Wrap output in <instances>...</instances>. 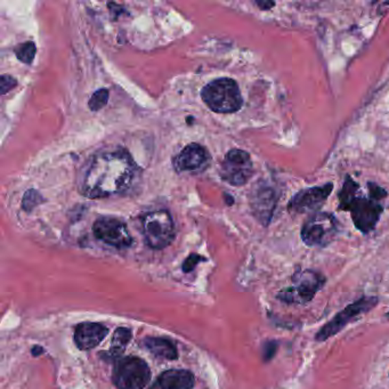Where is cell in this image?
Returning <instances> with one entry per match:
<instances>
[{
	"label": "cell",
	"instance_id": "obj_13",
	"mask_svg": "<svg viewBox=\"0 0 389 389\" xmlns=\"http://www.w3.org/2000/svg\"><path fill=\"white\" fill-rule=\"evenodd\" d=\"M277 203V192L270 186L262 185L253 191L251 207L253 214L263 225L267 226L270 224Z\"/></svg>",
	"mask_w": 389,
	"mask_h": 389
},
{
	"label": "cell",
	"instance_id": "obj_5",
	"mask_svg": "<svg viewBox=\"0 0 389 389\" xmlns=\"http://www.w3.org/2000/svg\"><path fill=\"white\" fill-rule=\"evenodd\" d=\"M145 242L152 249H164L175 239V224L167 210L151 212L142 219Z\"/></svg>",
	"mask_w": 389,
	"mask_h": 389
},
{
	"label": "cell",
	"instance_id": "obj_16",
	"mask_svg": "<svg viewBox=\"0 0 389 389\" xmlns=\"http://www.w3.org/2000/svg\"><path fill=\"white\" fill-rule=\"evenodd\" d=\"M142 346L147 351H150L153 355L160 359L174 360L177 359V349L174 342L166 338H157V337H149L142 340Z\"/></svg>",
	"mask_w": 389,
	"mask_h": 389
},
{
	"label": "cell",
	"instance_id": "obj_10",
	"mask_svg": "<svg viewBox=\"0 0 389 389\" xmlns=\"http://www.w3.org/2000/svg\"><path fill=\"white\" fill-rule=\"evenodd\" d=\"M94 236L103 242L123 249L131 246L133 238L123 221L112 217H101L92 226Z\"/></svg>",
	"mask_w": 389,
	"mask_h": 389
},
{
	"label": "cell",
	"instance_id": "obj_8",
	"mask_svg": "<svg viewBox=\"0 0 389 389\" xmlns=\"http://www.w3.org/2000/svg\"><path fill=\"white\" fill-rule=\"evenodd\" d=\"M344 212H351L356 229L363 234H368L375 229L379 222L384 207L376 200L356 194Z\"/></svg>",
	"mask_w": 389,
	"mask_h": 389
},
{
	"label": "cell",
	"instance_id": "obj_6",
	"mask_svg": "<svg viewBox=\"0 0 389 389\" xmlns=\"http://www.w3.org/2000/svg\"><path fill=\"white\" fill-rule=\"evenodd\" d=\"M338 233V222L332 214L315 212L304 223L301 239L308 247L325 248L335 240Z\"/></svg>",
	"mask_w": 389,
	"mask_h": 389
},
{
	"label": "cell",
	"instance_id": "obj_27",
	"mask_svg": "<svg viewBox=\"0 0 389 389\" xmlns=\"http://www.w3.org/2000/svg\"><path fill=\"white\" fill-rule=\"evenodd\" d=\"M31 352H32V355L39 356L41 355V354H44V349L40 347V346H34Z\"/></svg>",
	"mask_w": 389,
	"mask_h": 389
},
{
	"label": "cell",
	"instance_id": "obj_1",
	"mask_svg": "<svg viewBox=\"0 0 389 389\" xmlns=\"http://www.w3.org/2000/svg\"><path fill=\"white\" fill-rule=\"evenodd\" d=\"M137 175L138 167L128 151H103L89 159L79 188L86 198H108L127 191Z\"/></svg>",
	"mask_w": 389,
	"mask_h": 389
},
{
	"label": "cell",
	"instance_id": "obj_7",
	"mask_svg": "<svg viewBox=\"0 0 389 389\" xmlns=\"http://www.w3.org/2000/svg\"><path fill=\"white\" fill-rule=\"evenodd\" d=\"M379 299L377 297H364L361 298L359 301H354L349 306H346L342 312H339L331 321L328 322L327 325L321 328V330L315 336V340L318 342H325L329 338H331L334 336L337 335L340 330L345 328L349 322L354 321L355 318H359L361 315L366 314L370 310L376 308Z\"/></svg>",
	"mask_w": 389,
	"mask_h": 389
},
{
	"label": "cell",
	"instance_id": "obj_28",
	"mask_svg": "<svg viewBox=\"0 0 389 389\" xmlns=\"http://www.w3.org/2000/svg\"><path fill=\"white\" fill-rule=\"evenodd\" d=\"M387 316H389V313H388V314H387Z\"/></svg>",
	"mask_w": 389,
	"mask_h": 389
},
{
	"label": "cell",
	"instance_id": "obj_18",
	"mask_svg": "<svg viewBox=\"0 0 389 389\" xmlns=\"http://www.w3.org/2000/svg\"><path fill=\"white\" fill-rule=\"evenodd\" d=\"M360 185L349 175L345 177L342 188L338 193L339 210H345L351 200L359 193Z\"/></svg>",
	"mask_w": 389,
	"mask_h": 389
},
{
	"label": "cell",
	"instance_id": "obj_12",
	"mask_svg": "<svg viewBox=\"0 0 389 389\" xmlns=\"http://www.w3.org/2000/svg\"><path fill=\"white\" fill-rule=\"evenodd\" d=\"M210 164V157L205 147L197 143L188 144L174 159V167L178 173L199 174Z\"/></svg>",
	"mask_w": 389,
	"mask_h": 389
},
{
	"label": "cell",
	"instance_id": "obj_21",
	"mask_svg": "<svg viewBox=\"0 0 389 389\" xmlns=\"http://www.w3.org/2000/svg\"><path fill=\"white\" fill-rule=\"evenodd\" d=\"M44 201V199L41 197L37 191L30 190L24 194L23 202H22V207H23L25 212H31L36 205H39L41 202Z\"/></svg>",
	"mask_w": 389,
	"mask_h": 389
},
{
	"label": "cell",
	"instance_id": "obj_11",
	"mask_svg": "<svg viewBox=\"0 0 389 389\" xmlns=\"http://www.w3.org/2000/svg\"><path fill=\"white\" fill-rule=\"evenodd\" d=\"M332 190H334L332 183L301 190L291 199L288 209L297 214L318 212L322 208V205H325L329 195L331 194Z\"/></svg>",
	"mask_w": 389,
	"mask_h": 389
},
{
	"label": "cell",
	"instance_id": "obj_14",
	"mask_svg": "<svg viewBox=\"0 0 389 389\" xmlns=\"http://www.w3.org/2000/svg\"><path fill=\"white\" fill-rule=\"evenodd\" d=\"M109 334V329L101 323H81L75 328V342L81 351L95 349Z\"/></svg>",
	"mask_w": 389,
	"mask_h": 389
},
{
	"label": "cell",
	"instance_id": "obj_20",
	"mask_svg": "<svg viewBox=\"0 0 389 389\" xmlns=\"http://www.w3.org/2000/svg\"><path fill=\"white\" fill-rule=\"evenodd\" d=\"M109 90L105 88L99 89L92 94L89 99L88 106L92 111H99L108 104L109 101Z\"/></svg>",
	"mask_w": 389,
	"mask_h": 389
},
{
	"label": "cell",
	"instance_id": "obj_4",
	"mask_svg": "<svg viewBox=\"0 0 389 389\" xmlns=\"http://www.w3.org/2000/svg\"><path fill=\"white\" fill-rule=\"evenodd\" d=\"M150 379V368L140 357L128 356L114 363L112 380L118 389H143Z\"/></svg>",
	"mask_w": 389,
	"mask_h": 389
},
{
	"label": "cell",
	"instance_id": "obj_15",
	"mask_svg": "<svg viewBox=\"0 0 389 389\" xmlns=\"http://www.w3.org/2000/svg\"><path fill=\"white\" fill-rule=\"evenodd\" d=\"M194 376L188 370H168L158 377L150 389H192Z\"/></svg>",
	"mask_w": 389,
	"mask_h": 389
},
{
	"label": "cell",
	"instance_id": "obj_25",
	"mask_svg": "<svg viewBox=\"0 0 389 389\" xmlns=\"http://www.w3.org/2000/svg\"><path fill=\"white\" fill-rule=\"evenodd\" d=\"M277 349V342H268L264 345L263 347V359L264 361H271L273 359V356L275 355Z\"/></svg>",
	"mask_w": 389,
	"mask_h": 389
},
{
	"label": "cell",
	"instance_id": "obj_22",
	"mask_svg": "<svg viewBox=\"0 0 389 389\" xmlns=\"http://www.w3.org/2000/svg\"><path fill=\"white\" fill-rule=\"evenodd\" d=\"M368 188H369V198L378 202L386 198L387 194H388L386 190H384L381 186L377 185L373 181H368Z\"/></svg>",
	"mask_w": 389,
	"mask_h": 389
},
{
	"label": "cell",
	"instance_id": "obj_2",
	"mask_svg": "<svg viewBox=\"0 0 389 389\" xmlns=\"http://www.w3.org/2000/svg\"><path fill=\"white\" fill-rule=\"evenodd\" d=\"M201 97L214 112L234 113L242 108L239 85L231 78H219L209 82L202 89Z\"/></svg>",
	"mask_w": 389,
	"mask_h": 389
},
{
	"label": "cell",
	"instance_id": "obj_9",
	"mask_svg": "<svg viewBox=\"0 0 389 389\" xmlns=\"http://www.w3.org/2000/svg\"><path fill=\"white\" fill-rule=\"evenodd\" d=\"M253 161L246 151L233 149L229 151L223 161L221 177L233 186L246 184L253 176Z\"/></svg>",
	"mask_w": 389,
	"mask_h": 389
},
{
	"label": "cell",
	"instance_id": "obj_26",
	"mask_svg": "<svg viewBox=\"0 0 389 389\" xmlns=\"http://www.w3.org/2000/svg\"><path fill=\"white\" fill-rule=\"evenodd\" d=\"M257 6L260 7V10H268L272 8V7L275 6V3L274 1H265V0H257L255 1Z\"/></svg>",
	"mask_w": 389,
	"mask_h": 389
},
{
	"label": "cell",
	"instance_id": "obj_19",
	"mask_svg": "<svg viewBox=\"0 0 389 389\" xmlns=\"http://www.w3.org/2000/svg\"><path fill=\"white\" fill-rule=\"evenodd\" d=\"M36 45L32 41H27L23 44L18 45L15 48V55L21 62H23L25 64H30L34 61V55H36Z\"/></svg>",
	"mask_w": 389,
	"mask_h": 389
},
{
	"label": "cell",
	"instance_id": "obj_3",
	"mask_svg": "<svg viewBox=\"0 0 389 389\" xmlns=\"http://www.w3.org/2000/svg\"><path fill=\"white\" fill-rule=\"evenodd\" d=\"M325 277L312 270L298 271L292 277V286L277 294L286 304H308L325 286Z\"/></svg>",
	"mask_w": 389,
	"mask_h": 389
},
{
	"label": "cell",
	"instance_id": "obj_17",
	"mask_svg": "<svg viewBox=\"0 0 389 389\" xmlns=\"http://www.w3.org/2000/svg\"><path fill=\"white\" fill-rule=\"evenodd\" d=\"M131 339V332L129 329L119 328L116 329L112 338V345L109 352L106 354L108 359L119 360L120 356L123 355L127 345L129 344Z\"/></svg>",
	"mask_w": 389,
	"mask_h": 389
},
{
	"label": "cell",
	"instance_id": "obj_23",
	"mask_svg": "<svg viewBox=\"0 0 389 389\" xmlns=\"http://www.w3.org/2000/svg\"><path fill=\"white\" fill-rule=\"evenodd\" d=\"M205 260L203 257L200 256L198 253H192L190 256L185 260L184 263H183V272L184 273H188V272H192V271L194 270L195 266L198 265L200 262H203Z\"/></svg>",
	"mask_w": 389,
	"mask_h": 389
},
{
	"label": "cell",
	"instance_id": "obj_24",
	"mask_svg": "<svg viewBox=\"0 0 389 389\" xmlns=\"http://www.w3.org/2000/svg\"><path fill=\"white\" fill-rule=\"evenodd\" d=\"M16 85V79H14L13 77H10V75H1V86H0V90H1V94H3V95H5L6 92H10V89H13Z\"/></svg>",
	"mask_w": 389,
	"mask_h": 389
}]
</instances>
